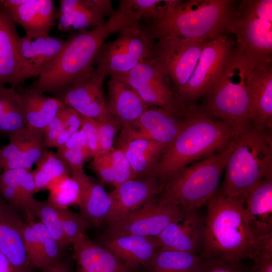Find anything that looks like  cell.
<instances>
[{
    "label": "cell",
    "instance_id": "cell-26",
    "mask_svg": "<svg viewBox=\"0 0 272 272\" xmlns=\"http://www.w3.org/2000/svg\"><path fill=\"white\" fill-rule=\"evenodd\" d=\"M245 209L256 237L260 241L272 237V177L251 187L246 194Z\"/></svg>",
    "mask_w": 272,
    "mask_h": 272
},
{
    "label": "cell",
    "instance_id": "cell-41",
    "mask_svg": "<svg viewBox=\"0 0 272 272\" xmlns=\"http://www.w3.org/2000/svg\"><path fill=\"white\" fill-rule=\"evenodd\" d=\"M55 153L68 167L71 175L84 172V163L93 158L88 148H58Z\"/></svg>",
    "mask_w": 272,
    "mask_h": 272
},
{
    "label": "cell",
    "instance_id": "cell-10",
    "mask_svg": "<svg viewBox=\"0 0 272 272\" xmlns=\"http://www.w3.org/2000/svg\"><path fill=\"white\" fill-rule=\"evenodd\" d=\"M158 40L151 56L162 66L180 94L192 75L203 45L209 40L169 37Z\"/></svg>",
    "mask_w": 272,
    "mask_h": 272
},
{
    "label": "cell",
    "instance_id": "cell-30",
    "mask_svg": "<svg viewBox=\"0 0 272 272\" xmlns=\"http://www.w3.org/2000/svg\"><path fill=\"white\" fill-rule=\"evenodd\" d=\"M71 176L77 180L80 185L81 195L78 206L81 214L89 225L97 227L106 224L112 208L109 193L85 172Z\"/></svg>",
    "mask_w": 272,
    "mask_h": 272
},
{
    "label": "cell",
    "instance_id": "cell-21",
    "mask_svg": "<svg viewBox=\"0 0 272 272\" xmlns=\"http://www.w3.org/2000/svg\"><path fill=\"white\" fill-rule=\"evenodd\" d=\"M9 143L0 148V170L31 169L44 150L43 131L23 127L9 136Z\"/></svg>",
    "mask_w": 272,
    "mask_h": 272
},
{
    "label": "cell",
    "instance_id": "cell-23",
    "mask_svg": "<svg viewBox=\"0 0 272 272\" xmlns=\"http://www.w3.org/2000/svg\"><path fill=\"white\" fill-rule=\"evenodd\" d=\"M19 213L0 197V253L14 272H31L22 235L25 223Z\"/></svg>",
    "mask_w": 272,
    "mask_h": 272
},
{
    "label": "cell",
    "instance_id": "cell-24",
    "mask_svg": "<svg viewBox=\"0 0 272 272\" xmlns=\"http://www.w3.org/2000/svg\"><path fill=\"white\" fill-rule=\"evenodd\" d=\"M196 211H183L178 220L156 237L161 249L196 254L202 245L203 229V222Z\"/></svg>",
    "mask_w": 272,
    "mask_h": 272
},
{
    "label": "cell",
    "instance_id": "cell-37",
    "mask_svg": "<svg viewBox=\"0 0 272 272\" xmlns=\"http://www.w3.org/2000/svg\"><path fill=\"white\" fill-rule=\"evenodd\" d=\"M36 232L40 243L43 262V269L60 261L62 248L44 225L39 221H25Z\"/></svg>",
    "mask_w": 272,
    "mask_h": 272
},
{
    "label": "cell",
    "instance_id": "cell-34",
    "mask_svg": "<svg viewBox=\"0 0 272 272\" xmlns=\"http://www.w3.org/2000/svg\"><path fill=\"white\" fill-rule=\"evenodd\" d=\"M25 127L15 89L0 87V135L9 137Z\"/></svg>",
    "mask_w": 272,
    "mask_h": 272
},
{
    "label": "cell",
    "instance_id": "cell-31",
    "mask_svg": "<svg viewBox=\"0 0 272 272\" xmlns=\"http://www.w3.org/2000/svg\"><path fill=\"white\" fill-rule=\"evenodd\" d=\"M168 145L147 140H135L117 145L128 160L135 178L153 176L155 166Z\"/></svg>",
    "mask_w": 272,
    "mask_h": 272
},
{
    "label": "cell",
    "instance_id": "cell-33",
    "mask_svg": "<svg viewBox=\"0 0 272 272\" xmlns=\"http://www.w3.org/2000/svg\"><path fill=\"white\" fill-rule=\"evenodd\" d=\"M36 169L32 171L34 178L36 193L48 190L65 176L71 175L66 165L55 152L45 149L35 162Z\"/></svg>",
    "mask_w": 272,
    "mask_h": 272
},
{
    "label": "cell",
    "instance_id": "cell-51",
    "mask_svg": "<svg viewBox=\"0 0 272 272\" xmlns=\"http://www.w3.org/2000/svg\"><path fill=\"white\" fill-rule=\"evenodd\" d=\"M71 135L68 131L63 129L55 140L52 148L58 149L62 147L67 142Z\"/></svg>",
    "mask_w": 272,
    "mask_h": 272
},
{
    "label": "cell",
    "instance_id": "cell-5",
    "mask_svg": "<svg viewBox=\"0 0 272 272\" xmlns=\"http://www.w3.org/2000/svg\"><path fill=\"white\" fill-rule=\"evenodd\" d=\"M250 61L238 51L231 54L220 75L205 94L207 115L229 125L235 137L251 124L247 79Z\"/></svg>",
    "mask_w": 272,
    "mask_h": 272
},
{
    "label": "cell",
    "instance_id": "cell-20",
    "mask_svg": "<svg viewBox=\"0 0 272 272\" xmlns=\"http://www.w3.org/2000/svg\"><path fill=\"white\" fill-rule=\"evenodd\" d=\"M162 186L156 177L147 176L129 179L108 193L112 208L106 224L116 222L156 197Z\"/></svg>",
    "mask_w": 272,
    "mask_h": 272
},
{
    "label": "cell",
    "instance_id": "cell-35",
    "mask_svg": "<svg viewBox=\"0 0 272 272\" xmlns=\"http://www.w3.org/2000/svg\"><path fill=\"white\" fill-rule=\"evenodd\" d=\"M47 200L59 210L79 205L80 200L81 187L77 180L71 175L60 179L49 189Z\"/></svg>",
    "mask_w": 272,
    "mask_h": 272
},
{
    "label": "cell",
    "instance_id": "cell-7",
    "mask_svg": "<svg viewBox=\"0 0 272 272\" xmlns=\"http://www.w3.org/2000/svg\"><path fill=\"white\" fill-rule=\"evenodd\" d=\"M233 140L223 149L191 164L163 185L157 200L187 211H197L206 205L218 190Z\"/></svg>",
    "mask_w": 272,
    "mask_h": 272
},
{
    "label": "cell",
    "instance_id": "cell-22",
    "mask_svg": "<svg viewBox=\"0 0 272 272\" xmlns=\"http://www.w3.org/2000/svg\"><path fill=\"white\" fill-rule=\"evenodd\" d=\"M16 24L0 0V87L15 88L23 83V66L18 48Z\"/></svg>",
    "mask_w": 272,
    "mask_h": 272
},
{
    "label": "cell",
    "instance_id": "cell-18",
    "mask_svg": "<svg viewBox=\"0 0 272 272\" xmlns=\"http://www.w3.org/2000/svg\"><path fill=\"white\" fill-rule=\"evenodd\" d=\"M57 19L61 31L91 29L114 11L110 0H60Z\"/></svg>",
    "mask_w": 272,
    "mask_h": 272
},
{
    "label": "cell",
    "instance_id": "cell-27",
    "mask_svg": "<svg viewBox=\"0 0 272 272\" xmlns=\"http://www.w3.org/2000/svg\"><path fill=\"white\" fill-rule=\"evenodd\" d=\"M102 246L110 250L128 269L147 265L155 253L161 249L156 237L125 235L104 237Z\"/></svg>",
    "mask_w": 272,
    "mask_h": 272
},
{
    "label": "cell",
    "instance_id": "cell-6",
    "mask_svg": "<svg viewBox=\"0 0 272 272\" xmlns=\"http://www.w3.org/2000/svg\"><path fill=\"white\" fill-rule=\"evenodd\" d=\"M222 192L229 197L246 196L257 182L272 177V140L252 124L234 137L225 167Z\"/></svg>",
    "mask_w": 272,
    "mask_h": 272
},
{
    "label": "cell",
    "instance_id": "cell-46",
    "mask_svg": "<svg viewBox=\"0 0 272 272\" xmlns=\"http://www.w3.org/2000/svg\"><path fill=\"white\" fill-rule=\"evenodd\" d=\"M58 113L63 121V129L71 134L81 128L80 114L73 108L64 104Z\"/></svg>",
    "mask_w": 272,
    "mask_h": 272
},
{
    "label": "cell",
    "instance_id": "cell-53",
    "mask_svg": "<svg viewBox=\"0 0 272 272\" xmlns=\"http://www.w3.org/2000/svg\"><path fill=\"white\" fill-rule=\"evenodd\" d=\"M43 272H69L67 264L59 261L56 264L42 270Z\"/></svg>",
    "mask_w": 272,
    "mask_h": 272
},
{
    "label": "cell",
    "instance_id": "cell-8",
    "mask_svg": "<svg viewBox=\"0 0 272 272\" xmlns=\"http://www.w3.org/2000/svg\"><path fill=\"white\" fill-rule=\"evenodd\" d=\"M226 29L235 34L238 51L252 62L271 60L272 1H243Z\"/></svg>",
    "mask_w": 272,
    "mask_h": 272
},
{
    "label": "cell",
    "instance_id": "cell-42",
    "mask_svg": "<svg viewBox=\"0 0 272 272\" xmlns=\"http://www.w3.org/2000/svg\"><path fill=\"white\" fill-rule=\"evenodd\" d=\"M110 162L114 175V186L131 179L135 178L130 165L122 151L114 148L105 153Z\"/></svg>",
    "mask_w": 272,
    "mask_h": 272
},
{
    "label": "cell",
    "instance_id": "cell-49",
    "mask_svg": "<svg viewBox=\"0 0 272 272\" xmlns=\"http://www.w3.org/2000/svg\"><path fill=\"white\" fill-rule=\"evenodd\" d=\"M253 260L254 266L249 272H272V250L260 253Z\"/></svg>",
    "mask_w": 272,
    "mask_h": 272
},
{
    "label": "cell",
    "instance_id": "cell-36",
    "mask_svg": "<svg viewBox=\"0 0 272 272\" xmlns=\"http://www.w3.org/2000/svg\"><path fill=\"white\" fill-rule=\"evenodd\" d=\"M181 1L122 0L127 8L137 13L142 20L155 21L165 17Z\"/></svg>",
    "mask_w": 272,
    "mask_h": 272
},
{
    "label": "cell",
    "instance_id": "cell-32",
    "mask_svg": "<svg viewBox=\"0 0 272 272\" xmlns=\"http://www.w3.org/2000/svg\"><path fill=\"white\" fill-rule=\"evenodd\" d=\"M205 260L196 254L159 249L147 265L148 272H198Z\"/></svg>",
    "mask_w": 272,
    "mask_h": 272
},
{
    "label": "cell",
    "instance_id": "cell-43",
    "mask_svg": "<svg viewBox=\"0 0 272 272\" xmlns=\"http://www.w3.org/2000/svg\"><path fill=\"white\" fill-rule=\"evenodd\" d=\"M97 123L101 150L100 154L108 153L114 148V140L121 125L115 118L104 122Z\"/></svg>",
    "mask_w": 272,
    "mask_h": 272
},
{
    "label": "cell",
    "instance_id": "cell-9",
    "mask_svg": "<svg viewBox=\"0 0 272 272\" xmlns=\"http://www.w3.org/2000/svg\"><path fill=\"white\" fill-rule=\"evenodd\" d=\"M154 44L140 24L123 28L116 39L105 42L95 60V70L105 78L124 73L151 56Z\"/></svg>",
    "mask_w": 272,
    "mask_h": 272
},
{
    "label": "cell",
    "instance_id": "cell-3",
    "mask_svg": "<svg viewBox=\"0 0 272 272\" xmlns=\"http://www.w3.org/2000/svg\"><path fill=\"white\" fill-rule=\"evenodd\" d=\"M235 137L226 122L202 111L188 113L179 132L161 155L153 176L162 186L193 162L223 149Z\"/></svg>",
    "mask_w": 272,
    "mask_h": 272
},
{
    "label": "cell",
    "instance_id": "cell-19",
    "mask_svg": "<svg viewBox=\"0 0 272 272\" xmlns=\"http://www.w3.org/2000/svg\"><path fill=\"white\" fill-rule=\"evenodd\" d=\"M18 48L23 66V82L37 77L51 67L63 50L66 40L49 35L34 39L19 37Z\"/></svg>",
    "mask_w": 272,
    "mask_h": 272
},
{
    "label": "cell",
    "instance_id": "cell-44",
    "mask_svg": "<svg viewBox=\"0 0 272 272\" xmlns=\"http://www.w3.org/2000/svg\"><path fill=\"white\" fill-rule=\"evenodd\" d=\"M81 128L85 135L87 145L93 157L100 154L98 123L94 119L80 115Z\"/></svg>",
    "mask_w": 272,
    "mask_h": 272
},
{
    "label": "cell",
    "instance_id": "cell-48",
    "mask_svg": "<svg viewBox=\"0 0 272 272\" xmlns=\"http://www.w3.org/2000/svg\"><path fill=\"white\" fill-rule=\"evenodd\" d=\"M198 272H244L240 263L208 261L205 262Z\"/></svg>",
    "mask_w": 272,
    "mask_h": 272
},
{
    "label": "cell",
    "instance_id": "cell-50",
    "mask_svg": "<svg viewBox=\"0 0 272 272\" xmlns=\"http://www.w3.org/2000/svg\"><path fill=\"white\" fill-rule=\"evenodd\" d=\"M60 148H88L85 135L82 129L80 128L72 134L67 142Z\"/></svg>",
    "mask_w": 272,
    "mask_h": 272
},
{
    "label": "cell",
    "instance_id": "cell-29",
    "mask_svg": "<svg viewBox=\"0 0 272 272\" xmlns=\"http://www.w3.org/2000/svg\"><path fill=\"white\" fill-rule=\"evenodd\" d=\"M107 87L110 112L121 127L133 122L149 107L132 87L115 76L109 77Z\"/></svg>",
    "mask_w": 272,
    "mask_h": 272
},
{
    "label": "cell",
    "instance_id": "cell-28",
    "mask_svg": "<svg viewBox=\"0 0 272 272\" xmlns=\"http://www.w3.org/2000/svg\"><path fill=\"white\" fill-rule=\"evenodd\" d=\"M77 272H129L110 250L91 240L85 233L72 243Z\"/></svg>",
    "mask_w": 272,
    "mask_h": 272
},
{
    "label": "cell",
    "instance_id": "cell-40",
    "mask_svg": "<svg viewBox=\"0 0 272 272\" xmlns=\"http://www.w3.org/2000/svg\"><path fill=\"white\" fill-rule=\"evenodd\" d=\"M22 235L30 266L43 270V258L38 237L32 227L26 221L22 228Z\"/></svg>",
    "mask_w": 272,
    "mask_h": 272
},
{
    "label": "cell",
    "instance_id": "cell-25",
    "mask_svg": "<svg viewBox=\"0 0 272 272\" xmlns=\"http://www.w3.org/2000/svg\"><path fill=\"white\" fill-rule=\"evenodd\" d=\"M15 89L25 127L44 132L64 103L59 98L46 96L28 86Z\"/></svg>",
    "mask_w": 272,
    "mask_h": 272
},
{
    "label": "cell",
    "instance_id": "cell-2",
    "mask_svg": "<svg viewBox=\"0 0 272 272\" xmlns=\"http://www.w3.org/2000/svg\"><path fill=\"white\" fill-rule=\"evenodd\" d=\"M139 22L134 12L119 5L101 25L71 35L55 63L28 86L59 98L72 82L94 67L96 57L108 37Z\"/></svg>",
    "mask_w": 272,
    "mask_h": 272
},
{
    "label": "cell",
    "instance_id": "cell-45",
    "mask_svg": "<svg viewBox=\"0 0 272 272\" xmlns=\"http://www.w3.org/2000/svg\"><path fill=\"white\" fill-rule=\"evenodd\" d=\"M90 167L102 182L114 185V172L106 154L94 156L90 163Z\"/></svg>",
    "mask_w": 272,
    "mask_h": 272
},
{
    "label": "cell",
    "instance_id": "cell-16",
    "mask_svg": "<svg viewBox=\"0 0 272 272\" xmlns=\"http://www.w3.org/2000/svg\"><path fill=\"white\" fill-rule=\"evenodd\" d=\"M250 62L247 79L252 124L267 131L272 121L271 60Z\"/></svg>",
    "mask_w": 272,
    "mask_h": 272
},
{
    "label": "cell",
    "instance_id": "cell-15",
    "mask_svg": "<svg viewBox=\"0 0 272 272\" xmlns=\"http://www.w3.org/2000/svg\"><path fill=\"white\" fill-rule=\"evenodd\" d=\"M161 108H147L132 123L121 127L116 145L135 140H147L169 145L181 130L184 118Z\"/></svg>",
    "mask_w": 272,
    "mask_h": 272
},
{
    "label": "cell",
    "instance_id": "cell-4",
    "mask_svg": "<svg viewBox=\"0 0 272 272\" xmlns=\"http://www.w3.org/2000/svg\"><path fill=\"white\" fill-rule=\"evenodd\" d=\"M232 1H181L165 17L150 22L141 29L151 39L175 37L188 40H211L226 29Z\"/></svg>",
    "mask_w": 272,
    "mask_h": 272
},
{
    "label": "cell",
    "instance_id": "cell-14",
    "mask_svg": "<svg viewBox=\"0 0 272 272\" xmlns=\"http://www.w3.org/2000/svg\"><path fill=\"white\" fill-rule=\"evenodd\" d=\"M231 54V43L225 35L221 34L208 41L181 96L194 99L205 95L220 75Z\"/></svg>",
    "mask_w": 272,
    "mask_h": 272
},
{
    "label": "cell",
    "instance_id": "cell-39",
    "mask_svg": "<svg viewBox=\"0 0 272 272\" xmlns=\"http://www.w3.org/2000/svg\"><path fill=\"white\" fill-rule=\"evenodd\" d=\"M60 214L64 238L66 245L69 246L85 233L89 224L81 213H77L69 209L60 210Z\"/></svg>",
    "mask_w": 272,
    "mask_h": 272
},
{
    "label": "cell",
    "instance_id": "cell-13",
    "mask_svg": "<svg viewBox=\"0 0 272 272\" xmlns=\"http://www.w3.org/2000/svg\"><path fill=\"white\" fill-rule=\"evenodd\" d=\"M105 79L94 66L72 82L57 98L80 115L99 123L111 120L114 118L104 96Z\"/></svg>",
    "mask_w": 272,
    "mask_h": 272
},
{
    "label": "cell",
    "instance_id": "cell-47",
    "mask_svg": "<svg viewBox=\"0 0 272 272\" xmlns=\"http://www.w3.org/2000/svg\"><path fill=\"white\" fill-rule=\"evenodd\" d=\"M63 129V121L58 113L44 130V147L46 149L52 148L55 140Z\"/></svg>",
    "mask_w": 272,
    "mask_h": 272
},
{
    "label": "cell",
    "instance_id": "cell-12",
    "mask_svg": "<svg viewBox=\"0 0 272 272\" xmlns=\"http://www.w3.org/2000/svg\"><path fill=\"white\" fill-rule=\"evenodd\" d=\"M183 213L178 207L160 203L156 196L125 217L108 224L104 236L157 237L171 223L178 220Z\"/></svg>",
    "mask_w": 272,
    "mask_h": 272
},
{
    "label": "cell",
    "instance_id": "cell-38",
    "mask_svg": "<svg viewBox=\"0 0 272 272\" xmlns=\"http://www.w3.org/2000/svg\"><path fill=\"white\" fill-rule=\"evenodd\" d=\"M35 214L60 247L62 249L66 247L62 227L60 210L54 206L47 199L43 201H38Z\"/></svg>",
    "mask_w": 272,
    "mask_h": 272
},
{
    "label": "cell",
    "instance_id": "cell-1",
    "mask_svg": "<svg viewBox=\"0 0 272 272\" xmlns=\"http://www.w3.org/2000/svg\"><path fill=\"white\" fill-rule=\"evenodd\" d=\"M246 196L229 197L221 190L208 201L201 257L206 261L238 263L272 249V237L255 236L245 209Z\"/></svg>",
    "mask_w": 272,
    "mask_h": 272
},
{
    "label": "cell",
    "instance_id": "cell-17",
    "mask_svg": "<svg viewBox=\"0 0 272 272\" xmlns=\"http://www.w3.org/2000/svg\"><path fill=\"white\" fill-rule=\"evenodd\" d=\"M16 24L25 31L26 37L34 39L49 35L58 18L52 0H1Z\"/></svg>",
    "mask_w": 272,
    "mask_h": 272
},
{
    "label": "cell",
    "instance_id": "cell-11",
    "mask_svg": "<svg viewBox=\"0 0 272 272\" xmlns=\"http://www.w3.org/2000/svg\"><path fill=\"white\" fill-rule=\"evenodd\" d=\"M114 76L132 87L149 107L178 114L176 100L168 86L169 78L151 56L130 71Z\"/></svg>",
    "mask_w": 272,
    "mask_h": 272
},
{
    "label": "cell",
    "instance_id": "cell-52",
    "mask_svg": "<svg viewBox=\"0 0 272 272\" xmlns=\"http://www.w3.org/2000/svg\"><path fill=\"white\" fill-rule=\"evenodd\" d=\"M0 272H14L13 267L9 259L0 253Z\"/></svg>",
    "mask_w": 272,
    "mask_h": 272
}]
</instances>
